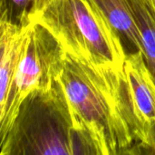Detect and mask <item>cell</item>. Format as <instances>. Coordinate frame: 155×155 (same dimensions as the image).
Wrapping results in <instances>:
<instances>
[{
  "instance_id": "1",
  "label": "cell",
  "mask_w": 155,
  "mask_h": 155,
  "mask_svg": "<svg viewBox=\"0 0 155 155\" xmlns=\"http://www.w3.org/2000/svg\"><path fill=\"white\" fill-rule=\"evenodd\" d=\"M59 83L73 127L86 131L102 155H120L137 142L123 69L94 66L67 54Z\"/></svg>"
},
{
  "instance_id": "2",
  "label": "cell",
  "mask_w": 155,
  "mask_h": 155,
  "mask_svg": "<svg viewBox=\"0 0 155 155\" xmlns=\"http://www.w3.org/2000/svg\"><path fill=\"white\" fill-rule=\"evenodd\" d=\"M67 54L94 66L122 69L126 53L117 33L88 0H54L35 21Z\"/></svg>"
},
{
  "instance_id": "3",
  "label": "cell",
  "mask_w": 155,
  "mask_h": 155,
  "mask_svg": "<svg viewBox=\"0 0 155 155\" xmlns=\"http://www.w3.org/2000/svg\"><path fill=\"white\" fill-rule=\"evenodd\" d=\"M71 114L59 80L35 90L22 102L17 116L1 139V155H71Z\"/></svg>"
},
{
  "instance_id": "4",
  "label": "cell",
  "mask_w": 155,
  "mask_h": 155,
  "mask_svg": "<svg viewBox=\"0 0 155 155\" xmlns=\"http://www.w3.org/2000/svg\"><path fill=\"white\" fill-rule=\"evenodd\" d=\"M66 55L61 43L45 26L33 23L10 99L0 111L1 139L10 131L23 100L35 90L51 89L59 80Z\"/></svg>"
},
{
  "instance_id": "5",
  "label": "cell",
  "mask_w": 155,
  "mask_h": 155,
  "mask_svg": "<svg viewBox=\"0 0 155 155\" xmlns=\"http://www.w3.org/2000/svg\"><path fill=\"white\" fill-rule=\"evenodd\" d=\"M123 79L135 139L148 143L149 131L155 123V79L143 52L126 55Z\"/></svg>"
},
{
  "instance_id": "6",
  "label": "cell",
  "mask_w": 155,
  "mask_h": 155,
  "mask_svg": "<svg viewBox=\"0 0 155 155\" xmlns=\"http://www.w3.org/2000/svg\"><path fill=\"white\" fill-rule=\"evenodd\" d=\"M32 25L18 26L0 21V111L5 108L10 99Z\"/></svg>"
},
{
  "instance_id": "7",
  "label": "cell",
  "mask_w": 155,
  "mask_h": 155,
  "mask_svg": "<svg viewBox=\"0 0 155 155\" xmlns=\"http://www.w3.org/2000/svg\"><path fill=\"white\" fill-rule=\"evenodd\" d=\"M109 22L122 40L126 55L142 52L140 33L129 0H88Z\"/></svg>"
},
{
  "instance_id": "8",
  "label": "cell",
  "mask_w": 155,
  "mask_h": 155,
  "mask_svg": "<svg viewBox=\"0 0 155 155\" xmlns=\"http://www.w3.org/2000/svg\"><path fill=\"white\" fill-rule=\"evenodd\" d=\"M140 33L142 52L155 79V5L149 0H129Z\"/></svg>"
},
{
  "instance_id": "9",
  "label": "cell",
  "mask_w": 155,
  "mask_h": 155,
  "mask_svg": "<svg viewBox=\"0 0 155 155\" xmlns=\"http://www.w3.org/2000/svg\"><path fill=\"white\" fill-rule=\"evenodd\" d=\"M54 0H0V21L18 26L35 23Z\"/></svg>"
},
{
  "instance_id": "10",
  "label": "cell",
  "mask_w": 155,
  "mask_h": 155,
  "mask_svg": "<svg viewBox=\"0 0 155 155\" xmlns=\"http://www.w3.org/2000/svg\"><path fill=\"white\" fill-rule=\"evenodd\" d=\"M71 155H102L89 133L72 126L70 131Z\"/></svg>"
},
{
  "instance_id": "11",
  "label": "cell",
  "mask_w": 155,
  "mask_h": 155,
  "mask_svg": "<svg viewBox=\"0 0 155 155\" xmlns=\"http://www.w3.org/2000/svg\"><path fill=\"white\" fill-rule=\"evenodd\" d=\"M120 155H155L154 150L146 143L137 141L122 151Z\"/></svg>"
},
{
  "instance_id": "12",
  "label": "cell",
  "mask_w": 155,
  "mask_h": 155,
  "mask_svg": "<svg viewBox=\"0 0 155 155\" xmlns=\"http://www.w3.org/2000/svg\"><path fill=\"white\" fill-rule=\"evenodd\" d=\"M149 1H151V2H152V3H153V4L155 5V0H149Z\"/></svg>"
}]
</instances>
